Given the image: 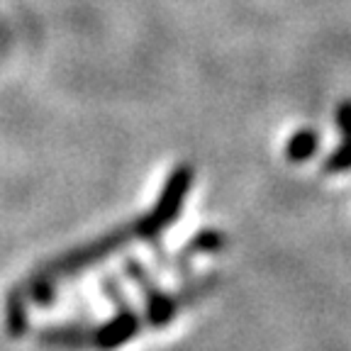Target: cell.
Here are the masks:
<instances>
[{"mask_svg":"<svg viewBox=\"0 0 351 351\" xmlns=\"http://www.w3.org/2000/svg\"><path fill=\"white\" fill-rule=\"evenodd\" d=\"M193 169L188 164L173 166V171L166 178L164 188H161L159 200L154 203V208L147 215H142L139 219L132 222V230H134V239L144 241V244H152V241L161 239L164 230H169L176 219L181 217L183 203H186L188 193L193 186Z\"/></svg>","mask_w":351,"mask_h":351,"instance_id":"6da1fadb","label":"cell"},{"mask_svg":"<svg viewBox=\"0 0 351 351\" xmlns=\"http://www.w3.org/2000/svg\"><path fill=\"white\" fill-rule=\"evenodd\" d=\"M122 274L137 285L144 300V324L154 329H164L178 317L181 305L176 300V293L164 291L152 271L144 266L142 258L125 254L122 256Z\"/></svg>","mask_w":351,"mask_h":351,"instance_id":"7a4b0ae2","label":"cell"},{"mask_svg":"<svg viewBox=\"0 0 351 351\" xmlns=\"http://www.w3.org/2000/svg\"><path fill=\"white\" fill-rule=\"evenodd\" d=\"M130 241H134L132 222L130 225H122V227H117V230L108 232V234L100 237V239H93V241H88V244H83V247L66 252L64 256H56V258H51V261L42 263L37 271L39 274L51 276V278H59V276H73L76 271L86 269V266H93V263L112 256L115 252L125 249Z\"/></svg>","mask_w":351,"mask_h":351,"instance_id":"3957f363","label":"cell"},{"mask_svg":"<svg viewBox=\"0 0 351 351\" xmlns=\"http://www.w3.org/2000/svg\"><path fill=\"white\" fill-rule=\"evenodd\" d=\"M144 327V317L139 315L134 302H125V305L115 307V315L108 322L90 327V346L98 351H115L120 346L130 344L134 337H139Z\"/></svg>","mask_w":351,"mask_h":351,"instance_id":"277c9868","label":"cell"},{"mask_svg":"<svg viewBox=\"0 0 351 351\" xmlns=\"http://www.w3.org/2000/svg\"><path fill=\"white\" fill-rule=\"evenodd\" d=\"M227 234L222 230H215V227H205V230L195 232L191 239L181 247V252L173 254V269L171 276H178V278H188L193 276V258L197 254H219L227 249Z\"/></svg>","mask_w":351,"mask_h":351,"instance_id":"5b68a950","label":"cell"},{"mask_svg":"<svg viewBox=\"0 0 351 351\" xmlns=\"http://www.w3.org/2000/svg\"><path fill=\"white\" fill-rule=\"evenodd\" d=\"M337 127L341 132V144L322 161V171L332 176L351 171V100L337 105Z\"/></svg>","mask_w":351,"mask_h":351,"instance_id":"8992f818","label":"cell"},{"mask_svg":"<svg viewBox=\"0 0 351 351\" xmlns=\"http://www.w3.org/2000/svg\"><path fill=\"white\" fill-rule=\"evenodd\" d=\"M5 332L10 339H20L29 332L27 293L22 283H15L5 295Z\"/></svg>","mask_w":351,"mask_h":351,"instance_id":"52a82bcc","label":"cell"},{"mask_svg":"<svg viewBox=\"0 0 351 351\" xmlns=\"http://www.w3.org/2000/svg\"><path fill=\"white\" fill-rule=\"evenodd\" d=\"M34 339L44 346H61V349H83L90 346V327L81 324H59V327H42Z\"/></svg>","mask_w":351,"mask_h":351,"instance_id":"ba28073f","label":"cell"},{"mask_svg":"<svg viewBox=\"0 0 351 351\" xmlns=\"http://www.w3.org/2000/svg\"><path fill=\"white\" fill-rule=\"evenodd\" d=\"M319 149V132L313 127H302L293 132V137L285 144V159L291 164H305L317 154Z\"/></svg>","mask_w":351,"mask_h":351,"instance_id":"9c48e42d","label":"cell"},{"mask_svg":"<svg viewBox=\"0 0 351 351\" xmlns=\"http://www.w3.org/2000/svg\"><path fill=\"white\" fill-rule=\"evenodd\" d=\"M219 283L217 274H205V276H188V278H183L181 288L176 291V300H178V305L181 307H191L195 305L200 298H205L208 293H213V288Z\"/></svg>","mask_w":351,"mask_h":351,"instance_id":"30bf717a","label":"cell"},{"mask_svg":"<svg viewBox=\"0 0 351 351\" xmlns=\"http://www.w3.org/2000/svg\"><path fill=\"white\" fill-rule=\"evenodd\" d=\"M22 285H25L27 300L34 302V305L49 307L56 302V278H51V276L32 271V276H29Z\"/></svg>","mask_w":351,"mask_h":351,"instance_id":"8fae6325","label":"cell"}]
</instances>
